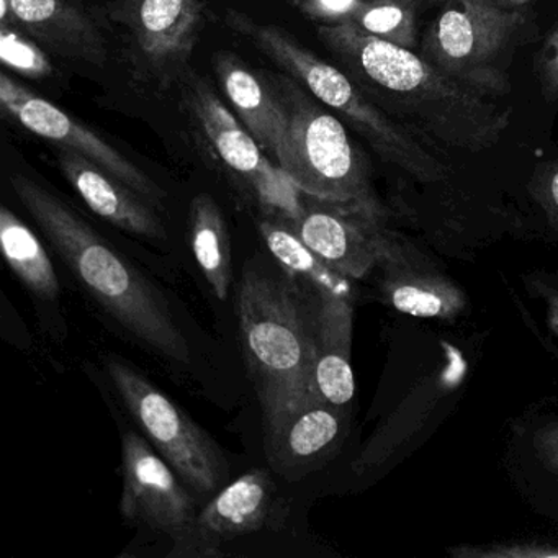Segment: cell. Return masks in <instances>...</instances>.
Listing matches in <instances>:
<instances>
[{
	"label": "cell",
	"instance_id": "cell-1",
	"mask_svg": "<svg viewBox=\"0 0 558 558\" xmlns=\"http://www.w3.org/2000/svg\"><path fill=\"white\" fill-rule=\"evenodd\" d=\"M318 37L413 135L480 153L493 148L511 125V110L460 86L410 48L365 34L351 22L322 25Z\"/></svg>",
	"mask_w": 558,
	"mask_h": 558
},
{
	"label": "cell",
	"instance_id": "cell-2",
	"mask_svg": "<svg viewBox=\"0 0 558 558\" xmlns=\"http://www.w3.org/2000/svg\"><path fill=\"white\" fill-rule=\"evenodd\" d=\"M11 185L104 312L156 354L175 364L191 362V345L168 303L123 254L37 182L15 174Z\"/></svg>",
	"mask_w": 558,
	"mask_h": 558
},
{
	"label": "cell",
	"instance_id": "cell-3",
	"mask_svg": "<svg viewBox=\"0 0 558 558\" xmlns=\"http://www.w3.org/2000/svg\"><path fill=\"white\" fill-rule=\"evenodd\" d=\"M236 310L267 436L282 426L312 388L319 299L293 276L246 269Z\"/></svg>",
	"mask_w": 558,
	"mask_h": 558
},
{
	"label": "cell",
	"instance_id": "cell-4",
	"mask_svg": "<svg viewBox=\"0 0 558 558\" xmlns=\"http://www.w3.org/2000/svg\"><path fill=\"white\" fill-rule=\"evenodd\" d=\"M227 24L299 81L323 106L351 123L384 161L424 184L444 181L449 175V168L424 148L410 130L388 116L348 74L306 50L287 32L274 25L257 24L246 14L234 11L228 12Z\"/></svg>",
	"mask_w": 558,
	"mask_h": 558
},
{
	"label": "cell",
	"instance_id": "cell-5",
	"mask_svg": "<svg viewBox=\"0 0 558 558\" xmlns=\"http://www.w3.org/2000/svg\"><path fill=\"white\" fill-rule=\"evenodd\" d=\"M527 31V15L499 0H446L424 32L421 54L473 93L505 96L512 54Z\"/></svg>",
	"mask_w": 558,
	"mask_h": 558
},
{
	"label": "cell",
	"instance_id": "cell-6",
	"mask_svg": "<svg viewBox=\"0 0 558 558\" xmlns=\"http://www.w3.org/2000/svg\"><path fill=\"white\" fill-rule=\"evenodd\" d=\"M276 94L287 119L276 165L299 191L323 201L384 208L375 195L367 162L341 120L316 106L290 81L280 80Z\"/></svg>",
	"mask_w": 558,
	"mask_h": 558
},
{
	"label": "cell",
	"instance_id": "cell-7",
	"mask_svg": "<svg viewBox=\"0 0 558 558\" xmlns=\"http://www.w3.org/2000/svg\"><path fill=\"white\" fill-rule=\"evenodd\" d=\"M181 86L185 109L215 158L243 184L269 217L295 223L303 211V194L299 187L264 155L256 138L225 107L204 77L187 73Z\"/></svg>",
	"mask_w": 558,
	"mask_h": 558
},
{
	"label": "cell",
	"instance_id": "cell-8",
	"mask_svg": "<svg viewBox=\"0 0 558 558\" xmlns=\"http://www.w3.org/2000/svg\"><path fill=\"white\" fill-rule=\"evenodd\" d=\"M106 367L133 420L179 478L201 495L218 492L228 463L208 434L122 359H107Z\"/></svg>",
	"mask_w": 558,
	"mask_h": 558
},
{
	"label": "cell",
	"instance_id": "cell-9",
	"mask_svg": "<svg viewBox=\"0 0 558 558\" xmlns=\"http://www.w3.org/2000/svg\"><path fill=\"white\" fill-rule=\"evenodd\" d=\"M204 0H110L136 76L166 90L182 83L201 38Z\"/></svg>",
	"mask_w": 558,
	"mask_h": 558
},
{
	"label": "cell",
	"instance_id": "cell-10",
	"mask_svg": "<svg viewBox=\"0 0 558 558\" xmlns=\"http://www.w3.org/2000/svg\"><path fill=\"white\" fill-rule=\"evenodd\" d=\"M292 227L323 263L352 280L367 276L404 247L385 227V208L352 202L303 194V211Z\"/></svg>",
	"mask_w": 558,
	"mask_h": 558
},
{
	"label": "cell",
	"instance_id": "cell-11",
	"mask_svg": "<svg viewBox=\"0 0 558 558\" xmlns=\"http://www.w3.org/2000/svg\"><path fill=\"white\" fill-rule=\"evenodd\" d=\"M0 106L28 132L60 148L80 153L155 207L165 201L166 192L119 149L5 73L0 76Z\"/></svg>",
	"mask_w": 558,
	"mask_h": 558
},
{
	"label": "cell",
	"instance_id": "cell-12",
	"mask_svg": "<svg viewBox=\"0 0 558 558\" xmlns=\"http://www.w3.org/2000/svg\"><path fill=\"white\" fill-rule=\"evenodd\" d=\"M122 473L120 511L126 521L172 538L194 525V499L161 453L135 430L122 437Z\"/></svg>",
	"mask_w": 558,
	"mask_h": 558
},
{
	"label": "cell",
	"instance_id": "cell-13",
	"mask_svg": "<svg viewBox=\"0 0 558 558\" xmlns=\"http://www.w3.org/2000/svg\"><path fill=\"white\" fill-rule=\"evenodd\" d=\"M0 21L58 57L96 66L109 58L102 27L77 0H0Z\"/></svg>",
	"mask_w": 558,
	"mask_h": 558
},
{
	"label": "cell",
	"instance_id": "cell-14",
	"mask_svg": "<svg viewBox=\"0 0 558 558\" xmlns=\"http://www.w3.org/2000/svg\"><path fill=\"white\" fill-rule=\"evenodd\" d=\"M345 434V407L329 403L310 391L282 426L267 434V459L280 475L300 478L328 462Z\"/></svg>",
	"mask_w": 558,
	"mask_h": 558
},
{
	"label": "cell",
	"instance_id": "cell-15",
	"mask_svg": "<svg viewBox=\"0 0 558 558\" xmlns=\"http://www.w3.org/2000/svg\"><path fill=\"white\" fill-rule=\"evenodd\" d=\"M58 165L94 214L125 233L146 240H165L161 218L149 207V202L123 182L73 149L60 148Z\"/></svg>",
	"mask_w": 558,
	"mask_h": 558
},
{
	"label": "cell",
	"instance_id": "cell-16",
	"mask_svg": "<svg viewBox=\"0 0 558 558\" xmlns=\"http://www.w3.org/2000/svg\"><path fill=\"white\" fill-rule=\"evenodd\" d=\"M407 246L381 264V295L397 312L414 318L449 319L466 308V295L456 282L427 269Z\"/></svg>",
	"mask_w": 558,
	"mask_h": 558
},
{
	"label": "cell",
	"instance_id": "cell-17",
	"mask_svg": "<svg viewBox=\"0 0 558 558\" xmlns=\"http://www.w3.org/2000/svg\"><path fill=\"white\" fill-rule=\"evenodd\" d=\"M277 488L266 470H251L225 486L195 518V529L208 541L253 534L276 515Z\"/></svg>",
	"mask_w": 558,
	"mask_h": 558
},
{
	"label": "cell",
	"instance_id": "cell-18",
	"mask_svg": "<svg viewBox=\"0 0 558 558\" xmlns=\"http://www.w3.org/2000/svg\"><path fill=\"white\" fill-rule=\"evenodd\" d=\"M215 73L225 96L236 110L241 123L260 148L276 159L286 135V110L276 90L269 89L236 54L220 51L215 57Z\"/></svg>",
	"mask_w": 558,
	"mask_h": 558
},
{
	"label": "cell",
	"instance_id": "cell-19",
	"mask_svg": "<svg viewBox=\"0 0 558 558\" xmlns=\"http://www.w3.org/2000/svg\"><path fill=\"white\" fill-rule=\"evenodd\" d=\"M352 322L354 302L319 300L318 342L310 391L338 407H348L355 393Z\"/></svg>",
	"mask_w": 558,
	"mask_h": 558
},
{
	"label": "cell",
	"instance_id": "cell-20",
	"mask_svg": "<svg viewBox=\"0 0 558 558\" xmlns=\"http://www.w3.org/2000/svg\"><path fill=\"white\" fill-rule=\"evenodd\" d=\"M259 231L266 241L267 250L274 259L287 270L289 276L295 277L300 283L308 287L318 295L319 300H351V280L332 270L328 264L323 263L299 236L295 228L282 218L269 217L259 221Z\"/></svg>",
	"mask_w": 558,
	"mask_h": 558
},
{
	"label": "cell",
	"instance_id": "cell-21",
	"mask_svg": "<svg viewBox=\"0 0 558 558\" xmlns=\"http://www.w3.org/2000/svg\"><path fill=\"white\" fill-rule=\"evenodd\" d=\"M0 241L15 276L37 299L53 302L60 295L57 270L37 234L8 207L0 208Z\"/></svg>",
	"mask_w": 558,
	"mask_h": 558
},
{
	"label": "cell",
	"instance_id": "cell-22",
	"mask_svg": "<svg viewBox=\"0 0 558 558\" xmlns=\"http://www.w3.org/2000/svg\"><path fill=\"white\" fill-rule=\"evenodd\" d=\"M191 241L195 259L217 299L228 296L231 250L223 214L214 197L201 194L191 205Z\"/></svg>",
	"mask_w": 558,
	"mask_h": 558
},
{
	"label": "cell",
	"instance_id": "cell-23",
	"mask_svg": "<svg viewBox=\"0 0 558 558\" xmlns=\"http://www.w3.org/2000/svg\"><path fill=\"white\" fill-rule=\"evenodd\" d=\"M417 9L414 0H364L351 24L365 34L414 50L420 44Z\"/></svg>",
	"mask_w": 558,
	"mask_h": 558
},
{
	"label": "cell",
	"instance_id": "cell-24",
	"mask_svg": "<svg viewBox=\"0 0 558 558\" xmlns=\"http://www.w3.org/2000/svg\"><path fill=\"white\" fill-rule=\"evenodd\" d=\"M0 58L5 68L32 80H44L53 74L44 48L11 24L0 25Z\"/></svg>",
	"mask_w": 558,
	"mask_h": 558
},
{
	"label": "cell",
	"instance_id": "cell-25",
	"mask_svg": "<svg viewBox=\"0 0 558 558\" xmlns=\"http://www.w3.org/2000/svg\"><path fill=\"white\" fill-rule=\"evenodd\" d=\"M535 73L542 97L547 102L558 100V25L545 37L537 58H535Z\"/></svg>",
	"mask_w": 558,
	"mask_h": 558
},
{
	"label": "cell",
	"instance_id": "cell-26",
	"mask_svg": "<svg viewBox=\"0 0 558 558\" xmlns=\"http://www.w3.org/2000/svg\"><path fill=\"white\" fill-rule=\"evenodd\" d=\"M529 191L547 214L548 220L558 228V162H542L532 174Z\"/></svg>",
	"mask_w": 558,
	"mask_h": 558
},
{
	"label": "cell",
	"instance_id": "cell-27",
	"mask_svg": "<svg viewBox=\"0 0 558 558\" xmlns=\"http://www.w3.org/2000/svg\"><path fill=\"white\" fill-rule=\"evenodd\" d=\"M449 554L459 558H558V547L545 544L498 545V547L486 548V550L459 547L452 548Z\"/></svg>",
	"mask_w": 558,
	"mask_h": 558
},
{
	"label": "cell",
	"instance_id": "cell-28",
	"mask_svg": "<svg viewBox=\"0 0 558 558\" xmlns=\"http://www.w3.org/2000/svg\"><path fill=\"white\" fill-rule=\"evenodd\" d=\"M364 0H300V11L306 17L326 24L351 22Z\"/></svg>",
	"mask_w": 558,
	"mask_h": 558
},
{
	"label": "cell",
	"instance_id": "cell-29",
	"mask_svg": "<svg viewBox=\"0 0 558 558\" xmlns=\"http://www.w3.org/2000/svg\"><path fill=\"white\" fill-rule=\"evenodd\" d=\"M534 449L538 460L558 475V423L547 424L534 434Z\"/></svg>",
	"mask_w": 558,
	"mask_h": 558
},
{
	"label": "cell",
	"instance_id": "cell-30",
	"mask_svg": "<svg viewBox=\"0 0 558 558\" xmlns=\"http://www.w3.org/2000/svg\"><path fill=\"white\" fill-rule=\"evenodd\" d=\"M544 296L547 302L548 326L558 336V290L545 289Z\"/></svg>",
	"mask_w": 558,
	"mask_h": 558
},
{
	"label": "cell",
	"instance_id": "cell-31",
	"mask_svg": "<svg viewBox=\"0 0 558 558\" xmlns=\"http://www.w3.org/2000/svg\"><path fill=\"white\" fill-rule=\"evenodd\" d=\"M506 8L519 9L521 5L527 4L529 0H499Z\"/></svg>",
	"mask_w": 558,
	"mask_h": 558
},
{
	"label": "cell",
	"instance_id": "cell-32",
	"mask_svg": "<svg viewBox=\"0 0 558 558\" xmlns=\"http://www.w3.org/2000/svg\"><path fill=\"white\" fill-rule=\"evenodd\" d=\"M420 8H430V5H442L446 0H414Z\"/></svg>",
	"mask_w": 558,
	"mask_h": 558
}]
</instances>
